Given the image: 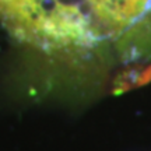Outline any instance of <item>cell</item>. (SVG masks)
<instances>
[{"label":"cell","mask_w":151,"mask_h":151,"mask_svg":"<svg viewBox=\"0 0 151 151\" xmlns=\"http://www.w3.org/2000/svg\"><path fill=\"white\" fill-rule=\"evenodd\" d=\"M151 80V66H134L122 71L116 78L113 90L116 92L127 91L136 87H140Z\"/></svg>","instance_id":"cell-2"},{"label":"cell","mask_w":151,"mask_h":151,"mask_svg":"<svg viewBox=\"0 0 151 151\" xmlns=\"http://www.w3.org/2000/svg\"><path fill=\"white\" fill-rule=\"evenodd\" d=\"M151 14V0H0V24L48 53L116 41Z\"/></svg>","instance_id":"cell-1"}]
</instances>
